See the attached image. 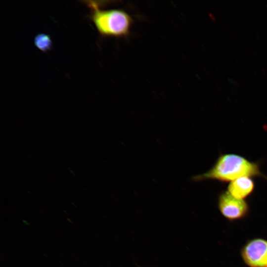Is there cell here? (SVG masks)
<instances>
[{
    "label": "cell",
    "instance_id": "6da1fadb",
    "mask_svg": "<svg viewBox=\"0 0 267 267\" xmlns=\"http://www.w3.org/2000/svg\"><path fill=\"white\" fill-rule=\"evenodd\" d=\"M243 177H259L267 180V177L261 171L259 163L250 161L239 155L229 153L220 155L210 170L191 179L194 182L216 180L225 182Z\"/></svg>",
    "mask_w": 267,
    "mask_h": 267
},
{
    "label": "cell",
    "instance_id": "3957f363",
    "mask_svg": "<svg viewBox=\"0 0 267 267\" xmlns=\"http://www.w3.org/2000/svg\"><path fill=\"white\" fill-rule=\"evenodd\" d=\"M218 206L222 215L229 221L243 218L249 210L248 204L244 200L234 197L227 191L219 195Z\"/></svg>",
    "mask_w": 267,
    "mask_h": 267
},
{
    "label": "cell",
    "instance_id": "8992f818",
    "mask_svg": "<svg viewBox=\"0 0 267 267\" xmlns=\"http://www.w3.org/2000/svg\"><path fill=\"white\" fill-rule=\"evenodd\" d=\"M35 46L39 50L47 52L51 49L52 42L50 37L44 33H39L36 35L34 39Z\"/></svg>",
    "mask_w": 267,
    "mask_h": 267
},
{
    "label": "cell",
    "instance_id": "5b68a950",
    "mask_svg": "<svg viewBox=\"0 0 267 267\" xmlns=\"http://www.w3.org/2000/svg\"><path fill=\"white\" fill-rule=\"evenodd\" d=\"M254 188L255 183L251 177H243L230 182L227 191L236 198L244 200L252 193Z\"/></svg>",
    "mask_w": 267,
    "mask_h": 267
},
{
    "label": "cell",
    "instance_id": "7a4b0ae2",
    "mask_svg": "<svg viewBox=\"0 0 267 267\" xmlns=\"http://www.w3.org/2000/svg\"><path fill=\"white\" fill-rule=\"evenodd\" d=\"M86 2L90 9L88 17L102 37L121 38L129 35L133 19L127 12L121 9H102L93 1Z\"/></svg>",
    "mask_w": 267,
    "mask_h": 267
},
{
    "label": "cell",
    "instance_id": "277c9868",
    "mask_svg": "<svg viewBox=\"0 0 267 267\" xmlns=\"http://www.w3.org/2000/svg\"><path fill=\"white\" fill-rule=\"evenodd\" d=\"M241 255L250 267H267V240L254 238L248 241L242 247Z\"/></svg>",
    "mask_w": 267,
    "mask_h": 267
}]
</instances>
